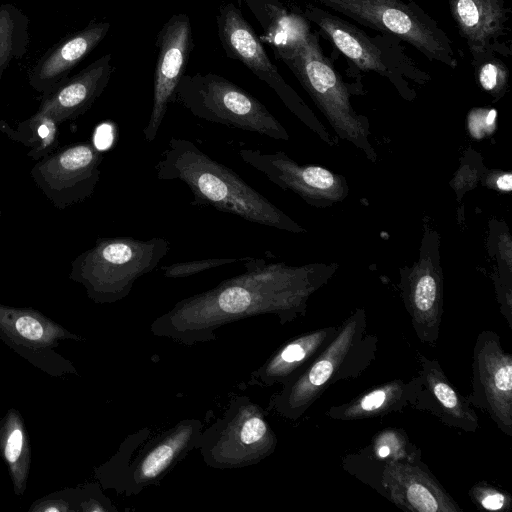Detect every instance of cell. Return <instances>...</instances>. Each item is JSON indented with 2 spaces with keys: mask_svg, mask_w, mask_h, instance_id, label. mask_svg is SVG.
<instances>
[{
  "mask_svg": "<svg viewBox=\"0 0 512 512\" xmlns=\"http://www.w3.org/2000/svg\"><path fill=\"white\" fill-rule=\"evenodd\" d=\"M245 271L215 287L178 301L157 317L150 330L184 345L215 339L220 327L272 314L284 325L305 314L311 284L302 269L249 257Z\"/></svg>",
  "mask_w": 512,
  "mask_h": 512,
  "instance_id": "6da1fadb",
  "label": "cell"
},
{
  "mask_svg": "<svg viewBox=\"0 0 512 512\" xmlns=\"http://www.w3.org/2000/svg\"><path fill=\"white\" fill-rule=\"evenodd\" d=\"M158 180H179L193 195L192 205L210 206L249 222L288 231L299 227L237 173L200 150L172 137L155 164Z\"/></svg>",
  "mask_w": 512,
  "mask_h": 512,
  "instance_id": "7a4b0ae2",
  "label": "cell"
},
{
  "mask_svg": "<svg viewBox=\"0 0 512 512\" xmlns=\"http://www.w3.org/2000/svg\"><path fill=\"white\" fill-rule=\"evenodd\" d=\"M378 337L368 333L363 310L351 314L329 345L270 397L268 408L297 420L338 381L359 377L376 359Z\"/></svg>",
  "mask_w": 512,
  "mask_h": 512,
  "instance_id": "3957f363",
  "label": "cell"
},
{
  "mask_svg": "<svg viewBox=\"0 0 512 512\" xmlns=\"http://www.w3.org/2000/svg\"><path fill=\"white\" fill-rule=\"evenodd\" d=\"M169 249L170 243L162 237H101L72 262L71 278L82 283L95 301L115 302L130 293L137 279L153 271Z\"/></svg>",
  "mask_w": 512,
  "mask_h": 512,
  "instance_id": "277c9868",
  "label": "cell"
},
{
  "mask_svg": "<svg viewBox=\"0 0 512 512\" xmlns=\"http://www.w3.org/2000/svg\"><path fill=\"white\" fill-rule=\"evenodd\" d=\"M174 103L195 117L286 140L288 134L266 106L232 81L215 73L184 74Z\"/></svg>",
  "mask_w": 512,
  "mask_h": 512,
  "instance_id": "5b68a950",
  "label": "cell"
},
{
  "mask_svg": "<svg viewBox=\"0 0 512 512\" xmlns=\"http://www.w3.org/2000/svg\"><path fill=\"white\" fill-rule=\"evenodd\" d=\"M378 33L405 41L430 61L456 68L458 60L446 32L412 0H315Z\"/></svg>",
  "mask_w": 512,
  "mask_h": 512,
  "instance_id": "8992f818",
  "label": "cell"
},
{
  "mask_svg": "<svg viewBox=\"0 0 512 512\" xmlns=\"http://www.w3.org/2000/svg\"><path fill=\"white\" fill-rule=\"evenodd\" d=\"M302 16L315 24L320 33L355 67L390 80L399 89L407 80L424 83L429 75L412 59L398 38L378 33L370 35L327 9L307 4Z\"/></svg>",
  "mask_w": 512,
  "mask_h": 512,
  "instance_id": "52a82bcc",
  "label": "cell"
},
{
  "mask_svg": "<svg viewBox=\"0 0 512 512\" xmlns=\"http://www.w3.org/2000/svg\"><path fill=\"white\" fill-rule=\"evenodd\" d=\"M277 443L262 407L246 396H233L222 417L202 430L197 449L207 466L231 469L258 464Z\"/></svg>",
  "mask_w": 512,
  "mask_h": 512,
  "instance_id": "ba28073f",
  "label": "cell"
},
{
  "mask_svg": "<svg viewBox=\"0 0 512 512\" xmlns=\"http://www.w3.org/2000/svg\"><path fill=\"white\" fill-rule=\"evenodd\" d=\"M204 429L198 419H185L151 436L148 428L138 431L121 446L115 459L116 488L126 495H137L144 488L158 484L185 456L197 449Z\"/></svg>",
  "mask_w": 512,
  "mask_h": 512,
  "instance_id": "9c48e42d",
  "label": "cell"
},
{
  "mask_svg": "<svg viewBox=\"0 0 512 512\" xmlns=\"http://www.w3.org/2000/svg\"><path fill=\"white\" fill-rule=\"evenodd\" d=\"M471 405L484 411L497 428L512 436V354L502 347L499 335L481 331L472 357Z\"/></svg>",
  "mask_w": 512,
  "mask_h": 512,
  "instance_id": "30bf717a",
  "label": "cell"
},
{
  "mask_svg": "<svg viewBox=\"0 0 512 512\" xmlns=\"http://www.w3.org/2000/svg\"><path fill=\"white\" fill-rule=\"evenodd\" d=\"M102 160L103 155L94 143H78L42 157L31 175L46 197L63 208L92 195Z\"/></svg>",
  "mask_w": 512,
  "mask_h": 512,
  "instance_id": "8fae6325",
  "label": "cell"
},
{
  "mask_svg": "<svg viewBox=\"0 0 512 512\" xmlns=\"http://www.w3.org/2000/svg\"><path fill=\"white\" fill-rule=\"evenodd\" d=\"M216 21L219 41L227 57L244 64L272 88L293 113L307 120L309 110L271 62L260 38L239 8L232 3L222 4L218 8Z\"/></svg>",
  "mask_w": 512,
  "mask_h": 512,
  "instance_id": "7c38bea8",
  "label": "cell"
},
{
  "mask_svg": "<svg viewBox=\"0 0 512 512\" xmlns=\"http://www.w3.org/2000/svg\"><path fill=\"white\" fill-rule=\"evenodd\" d=\"M156 45L158 54L154 71L152 109L143 128V135L148 143L156 138L169 104L174 103L175 90L185 74L193 46L189 16L184 13L171 16L158 32Z\"/></svg>",
  "mask_w": 512,
  "mask_h": 512,
  "instance_id": "4fadbf2b",
  "label": "cell"
},
{
  "mask_svg": "<svg viewBox=\"0 0 512 512\" xmlns=\"http://www.w3.org/2000/svg\"><path fill=\"white\" fill-rule=\"evenodd\" d=\"M377 492L414 512H461L462 508L421 459V452L382 462Z\"/></svg>",
  "mask_w": 512,
  "mask_h": 512,
  "instance_id": "5bb4252c",
  "label": "cell"
},
{
  "mask_svg": "<svg viewBox=\"0 0 512 512\" xmlns=\"http://www.w3.org/2000/svg\"><path fill=\"white\" fill-rule=\"evenodd\" d=\"M471 59L494 54L509 57V9L506 0H447Z\"/></svg>",
  "mask_w": 512,
  "mask_h": 512,
  "instance_id": "9a60e30c",
  "label": "cell"
},
{
  "mask_svg": "<svg viewBox=\"0 0 512 512\" xmlns=\"http://www.w3.org/2000/svg\"><path fill=\"white\" fill-rule=\"evenodd\" d=\"M417 360L419 388L411 407L431 413L446 426L463 432H476L479 419L473 406L450 382L439 361L420 352Z\"/></svg>",
  "mask_w": 512,
  "mask_h": 512,
  "instance_id": "2e32d148",
  "label": "cell"
},
{
  "mask_svg": "<svg viewBox=\"0 0 512 512\" xmlns=\"http://www.w3.org/2000/svg\"><path fill=\"white\" fill-rule=\"evenodd\" d=\"M113 70L111 55L102 56L49 94L37 114L58 125L82 115L102 94Z\"/></svg>",
  "mask_w": 512,
  "mask_h": 512,
  "instance_id": "e0dca14e",
  "label": "cell"
},
{
  "mask_svg": "<svg viewBox=\"0 0 512 512\" xmlns=\"http://www.w3.org/2000/svg\"><path fill=\"white\" fill-rule=\"evenodd\" d=\"M338 326L316 328L283 343L251 373V385H283L317 357L331 342Z\"/></svg>",
  "mask_w": 512,
  "mask_h": 512,
  "instance_id": "ac0fdd59",
  "label": "cell"
},
{
  "mask_svg": "<svg viewBox=\"0 0 512 512\" xmlns=\"http://www.w3.org/2000/svg\"><path fill=\"white\" fill-rule=\"evenodd\" d=\"M418 388V375L409 380L394 379L375 386L346 403L330 407L326 415L340 421L383 417L411 407Z\"/></svg>",
  "mask_w": 512,
  "mask_h": 512,
  "instance_id": "d6986e66",
  "label": "cell"
},
{
  "mask_svg": "<svg viewBox=\"0 0 512 512\" xmlns=\"http://www.w3.org/2000/svg\"><path fill=\"white\" fill-rule=\"evenodd\" d=\"M109 29L107 22L94 23L68 38L35 69L31 84L38 90L54 86L103 40Z\"/></svg>",
  "mask_w": 512,
  "mask_h": 512,
  "instance_id": "ffe728a7",
  "label": "cell"
},
{
  "mask_svg": "<svg viewBox=\"0 0 512 512\" xmlns=\"http://www.w3.org/2000/svg\"><path fill=\"white\" fill-rule=\"evenodd\" d=\"M254 15L263 29V41L268 43L273 53L289 46L309 22L300 14L289 12L279 0H241Z\"/></svg>",
  "mask_w": 512,
  "mask_h": 512,
  "instance_id": "44dd1931",
  "label": "cell"
},
{
  "mask_svg": "<svg viewBox=\"0 0 512 512\" xmlns=\"http://www.w3.org/2000/svg\"><path fill=\"white\" fill-rule=\"evenodd\" d=\"M364 448L378 462L409 458L421 452L410 441L407 433L399 428H386L377 432L371 443Z\"/></svg>",
  "mask_w": 512,
  "mask_h": 512,
  "instance_id": "7402d4cb",
  "label": "cell"
},
{
  "mask_svg": "<svg viewBox=\"0 0 512 512\" xmlns=\"http://www.w3.org/2000/svg\"><path fill=\"white\" fill-rule=\"evenodd\" d=\"M471 63L482 89L497 94L505 88L508 80V69L500 56L486 54L471 59Z\"/></svg>",
  "mask_w": 512,
  "mask_h": 512,
  "instance_id": "603a6c76",
  "label": "cell"
},
{
  "mask_svg": "<svg viewBox=\"0 0 512 512\" xmlns=\"http://www.w3.org/2000/svg\"><path fill=\"white\" fill-rule=\"evenodd\" d=\"M18 23L16 11L11 8L0 9V73L16 55L20 40Z\"/></svg>",
  "mask_w": 512,
  "mask_h": 512,
  "instance_id": "cb8c5ba5",
  "label": "cell"
},
{
  "mask_svg": "<svg viewBox=\"0 0 512 512\" xmlns=\"http://www.w3.org/2000/svg\"><path fill=\"white\" fill-rule=\"evenodd\" d=\"M469 496L477 508L488 511H506L512 504V498L508 493L485 481L471 487Z\"/></svg>",
  "mask_w": 512,
  "mask_h": 512,
  "instance_id": "d4e9b609",
  "label": "cell"
},
{
  "mask_svg": "<svg viewBox=\"0 0 512 512\" xmlns=\"http://www.w3.org/2000/svg\"><path fill=\"white\" fill-rule=\"evenodd\" d=\"M249 257L242 258H206L198 260L180 261L162 267L166 278H184L196 275L200 272L217 268L227 264L245 261Z\"/></svg>",
  "mask_w": 512,
  "mask_h": 512,
  "instance_id": "484cf974",
  "label": "cell"
},
{
  "mask_svg": "<svg viewBox=\"0 0 512 512\" xmlns=\"http://www.w3.org/2000/svg\"><path fill=\"white\" fill-rule=\"evenodd\" d=\"M14 326L18 334L28 340L38 341L44 337L42 322L30 312H16Z\"/></svg>",
  "mask_w": 512,
  "mask_h": 512,
  "instance_id": "4316f807",
  "label": "cell"
},
{
  "mask_svg": "<svg viewBox=\"0 0 512 512\" xmlns=\"http://www.w3.org/2000/svg\"><path fill=\"white\" fill-rule=\"evenodd\" d=\"M24 437L21 428L14 426L5 440V457L10 464H15L23 454Z\"/></svg>",
  "mask_w": 512,
  "mask_h": 512,
  "instance_id": "83f0119b",
  "label": "cell"
},
{
  "mask_svg": "<svg viewBox=\"0 0 512 512\" xmlns=\"http://www.w3.org/2000/svg\"><path fill=\"white\" fill-rule=\"evenodd\" d=\"M497 187L502 191H510L512 188V176L510 173L500 176L496 181Z\"/></svg>",
  "mask_w": 512,
  "mask_h": 512,
  "instance_id": "f1b7e54d",
  "label": "cell"
}]
</instances>
